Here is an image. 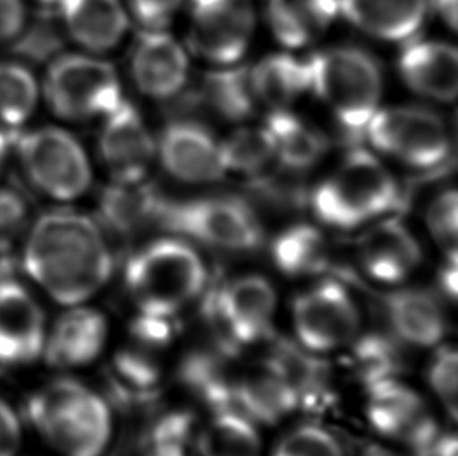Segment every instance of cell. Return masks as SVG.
I'll return each instance as SVG.
<instances>
[{
  "label": "cell",
  "instance_id": "cell-1",
  "mask_svg": "<svg viewBox=\"0 0 458 456\" xmlns=\"http://www.w3.org/2000/svg\"><path fill=\"white\" fill-rule=\"evenodd\" d=\"M22 266L50 299L77 307L106 286L112 277L113 257L91 217L55 210L46 213L31 227Z\"/></svg>",
  "mask_w": 458,
  "mask_h": 456
},
{
  "label": "cell",
  "instance_id": "cell-2",
  "mask_svg": "<svg viewBox=\"0 0 458 456\" xmlns=\"http://www.w3.org/2000/svg\"><path fill=\"white\" fill-rule=\"evenodd\" d=\"M31 426L62 456H100L112 436V413L93 389L56 378L27 401Z\"/></svg>",
  "mask_w": 458,
  "mask_h": 456
},
{
  "label": "cell",
  "instance_id": "cell-3",
  "mask_svg": "<svg viewBox=\"0 0 458 456\" xmlns=\"http://www.w3.org/2000/svg\"><path fill=\"white\" fill-rule=\"evenodd\" d=\"M124 280L140 313L173 317L202 294L207 269L183 241L158 240L131 255Z\"/></svg>",
  "mask_w": 458,
  "mask_h": 456
},
{
  "label": "cell",
  "instance_id": "cell-4",
  "mask_svg": "<svg viewBox=\"0 0 458 456\" xmlns=\"http://www.w3.org/2000/svg\"><path fill=\"white\" fill-rule=\"evenodd\" d=\"M399 204V188L390 171L366 150H353L316 188L311 207L321 223L355 228Z\"/></svg>",
  "mask_w": 458,
  "mask_h": 456
},
{
  "label": "cell",
  "instance_id": "cell-5",
  "mask_svg": "<svg viewBox=\"0 0 458 456\" xmlns=\"http://www.w3.org/2000/svg\"><path fill=\"white\" fill-rule=\"evenodd\" d=\"M310 89L349 133H365L377 112L382 79L377 64L363 50L336 47L307 60Z\"/></svg>",
  "mask_w": 458,
  "mask_h": 456
},
{
  "label": "cell",
  "instance_id": "cell-6",
  "mask_svg": "<svg viewBox=\"0 0 458 456\" xmlns=\"http://www.w3.org/2000/svg\"><path fill=\"white\" fill-rule=\"evenodd\" d=\"M44 94L52 112L72 122L104 117L123 100L112 64L81 54L58 55L49 63Z\"/></svg>",
  "mask_w": 458,
  "mask_h": 456
},
{
  "label": "cell",
  "instance_id": "cell-7",
  "mask_svg": "<svg viewBox=\"0 0 458 456\" xmlns=\"http://www.w3.org/2000/svg\"><path fill=\"white\" fill-rule=\"evenodd\" d=\"M157 221L174 233L190 236L207 246L246 252L263 242V228L252 208L233 198L161 200Z\"/></svg>",
  "mask_w": 458,
  "mask_h": 456
},
{
  "label": "cell",
  "instance_id": "cell-8",
  "mask_svg": "<svg viewBox=\"0 0 458 456\" xmlns=\"http://www.w3.org/2000/svg\"><path fill=\"white\" fill-rule=\"evenodd\" d=\"M16 152L31 185L47 198L71 202L89 188L87 154L66 130L44 127L19 133Z\"/></svg>",
  "mask_w": 458,
  "mask_h": 456
},
{
  "label": "cell",
  "instance_id": "cell-9",
  "mask_svg": "<svg viewBox=\"0 0 458 456\" xmlns=\"http://www.w3.org/2000/svg\"><path fill=\"white\" fill-rule=\"evenodd\" d=\"M276 307L273 284L260 275H244L211 291L204 313L219 347L236 353L240 345L269 336Z\"/></svg>",
  "mask_w": 458,
  "mask_h": 456
},
{
  "label": "cell",
  "instance_id": "cell-10",
  "mask_svg": "<svg viewBox=\"0 0 458 456\" xmlns=\"http://www.w3.org/2000/svg\"><path fill=\"white\" fill-rule=\"evenodd\" d=\"M365 133L382 154L420 169L438 166L451 152L449 135L440 117L416 106L374 113Z\"/></svg>",
  "mask_w": 458,
  "mask_h": 456
},
{
  "label": "cell",
  "instance_id": "cell-11",
  "mask_svg": "<svg viewBox=\"0 0 458 456\" xmlns=\"http://www.w3.org/2000/svg\"><path fill=\"white\" fill-rule=\"evenodd\" d=\"M46 316L31 291L14 275L13 259L0 258V364L21 367L43 357Z\"/></svg>",
  "mask_w": 458,
  "mask_h": 456
},
{
  "label": "cell",
  "instance_id": "cell-12",
  "mask_svg": "<svg viewBox=\"0 0 458 456\" xmlns=\"http://www.w3.org/2000/svg\"><path fill=\"white\" fill-rule=\"evenodd\" d=\"M293 324L307 350H336L359 334V308L343 284L327 280L296 299Z\"/></svg>",
  "mask_w": 458,
  "mask_h": 456
},
{
  "label": "cell",
  "instance_id": "cell-13",
  "mask_svg": "<svg viewBox=\"0 0 458 456\" xmlns=\"http://www.w3.org/2000/svg\"><path fill=\"white\" fill-rule=\"evenodd\" d=\"M254 25L249 0H191L190 43L210 62H238L248 50Z\"/></svg>",
  "mask_w": 458,
  "mask_h": 456
},
{
  "label": "cell",
  "instance_id": "cell-14",
  "mask_svg": "<svg viewBox=\"0 0 458 456\" xmlns=\"http://www.w3.org/2000/svg\"><path fill=\"white\" fill-rule=\"evenodd\" d=\"M99 154L114 182L144 179L155 156V142L137 108L121 100L104 116Z\"/></svg>",
  "mask_w": 458,
  "mask_h": 456
},
{
  "label": "cell",
  "instance_id": "cell-15",
  "mask_svg": "<svg viewBox=\"0 0 458 456\" xmlns=\"http://www.w3.org/2000/svg\"><path fill=\"white\" fill-rule=\"evenodd\" d=\"M160 156L167 173L190 183H208L227 173L221 144L198 122L169 123L161 133Z\"/></svg>",
  "mask_w": 458,
  "mask_h": 456
},
{
  "label": "cell",
  "instance_id": "cell-16",
  "mask_svg": "<svg viewBox=\"0 0 458 456\" xmlns=\"http://www.w3.org/2000/svg\"><path fill=\"white\" fill-rule=\"evenodd\" d=\"M357 250L366 274L382 283H401L421 263L418 241L397 219L372 225L360 238Z\"/></svg>",
  "mask_w": 458,
  "mask_h": 456
},
{
  "label": "cell",
  "instance_id": "cell-17",
  "mask_svg": "<svg viewBox=\"0 0 458 456\" xmlns=\"http://www.w3.org/2000/svg\"><path fill=\"white\" fill-rule=\"evenodd\" d=\"M108 324L93 308H72L63 313L46 336L43 357L56 369H74L93 363L106 347Z\"/></svg>",
  "mask_w": 458,
  "mask_h": 456
},
{
  "label": "cell",
  "instance_id": "cell-18",
  "mask_svg": "<svg viewBox=\"0 0 458 456\" xmlns=\"http://www.w3.org/2000/svg\"><path fill=\"white\" fill-rule=\"evenodd\" d=\"M131 74L138 89L155 99L179 93L188 75V58L173 37L163 30H146L131 55Z\"/></svg>",
  "mask_w": 458,
  "mask_h": 456
},
{
  "label": "cell",
  "instance_id": "cell-19",
  "mask_svg": "<svg viewBox=\"0 0 458 456\" xmlns=\"http://www.w3.org/2000/svg\"><path fill=\"white\" fill-rule=\"evenodd\" d=\"M399 71L405 83L421 96L441 102H453L457 97L458 56L451 44H409L399 58Z\"/></svg>",
  "mask_w": 458,
  "mask_h": 456
},
{
  "label": "cell",
  "instance_id": "cell-20",
  "mask_svg": "<svg viewBox=\"0 0 458 456\" xmlns=\"http://www.w3.org/2000/svg\"><path fill=\"white\" fill-rule=\"evenodd\" d=\"M56 10L68 38L89 52L118 46L129 25L121 0H60Z\"/></svg>",
  "mask_w": 458,
  "mask_h": 456
},
{
  "label": "cell",
  "instance_id": "cell-21",
  "mask_svg": "<svg viewBox=\"0 0 458 456\" xmlns=\"http://www.w3.org/2000/svg\"><path fill=\"white\" fill-rule=\"evenodd\" d=\"M385 311L399 340L418 347L438 344L446 332V317L432 294L403 290L385 299Z\"/></svg>",
  "mask_w": 458,
  "mask_h": 456
},
{
  "label": "cell",
  "instance_id": "cell-22",
  "mask_svg": "<svg viewBox=\"0 0 458 456\" xmlns=\"http://www.w3.org/2000/svg\"><path fill=\"white\" fill-rule=\"evenodd\" d=\"M338 6L353 25L386 41L409 39L426 16V0H338Z\"/></svg>",
  "mask_w": 458,
  "mask_h": 456
},
{
  "label": "cell",
  "instance_id": "cell-23",
  "mask_svg": "<svg viewBox=\"0 0 458 456\" xmlns=\"http://www.w3.org/2000/svg\"><path fill=\"white\" fill-rule=\"evenodd\" d=\"M368 391V418L385 436L407 441L428 418L421 397L397 378L376 383Z\"/></svg>",
  "mask_w": 458,
  "mask_h": 456
},
{
  "label": "cell",
  "instance_id": "cell-24",
  "mask_svg": "<svg viewBox=\"0 0 458 456\" xmlns=\"http://www.w3.org/2000/svg\"><path fill=\"white\" fill-rule=\"evenodd\" d=\"M161 200L152 185L140 182H114L99 198L102 224L118 236H131L149 223H157Z\"/></svg>",
  "mask_w": 458,
  "mask_h": 456
},
{
  "label": "cell",
  "instance_id": "cell-25",
  "mask_svg": "<svg viewBox=\"0 0 458 456\" xmlns=\"http://www.w3.org/2000/svg\"><path fill=\"white\" fill-rule=\"evenodd\" d=\"M340 12L338 0H269L267 19L276 38L288 47L313 43Z\"/></svg>",
  "mask_w": 458,
  "mask_h": 456
},
{
  "label": "cell",
  "instance_id": "cell-26",
  "mask_svg": "<svg viewBox=\"0 0 458 456\" xmlns=\"http://www.w3.org/2000/svg\"><path fill=\"white\" fill-rule=\"evenodd\" d=\"M298 407L299 401L294 391L267 364L261 369L238 378L235 410L250 420L276 424Z\"/></svg>",
  "mask_w": 458,
  "mask_h": 456
},
{
  "label": "cell",
  "instance_id": "cell-27",
  "mask_svg": "<svg viewBox=\"0 0 458 456\" xmlns=\"http://www.w3.org/2000/svg\"><path fill=\"white\" fill-rule=\"evenodd\" d=\"M255 99L274 110H285L310 89L309 64L294 56L271 55L250 69Z\"/></svg>",
  "mask_w": 458,
  "mask_h": 456
},
{
  "label": "cell",
  "instance_id": "cell-28",
  "mask_svg": "<svg viewBox=\"0 0 458 456\" xmlns=\"http://www.w3.org/2000/svg\"><path fill=\"white\" fill-rule=\"evenodd\" d=\"M269 369L282 376L298 397L299 405L318 407L328 394L327 367L316 358L310 357L309 350H301L288 341H277L274 344L269 359Z\"/></svg>",
  "mask_w": 458,
  "mask_h": 456
},
{
  "label": "cell",
  "instance_id": "cell-29",
  "mask_svg": "<svg viewBox=\"0 0 458 456\" xmlns=\"http://www.w3.org/2000/svg\"><path fill=\"white\" fill-rule=\"evenodd\" d=\"M273 258L280 271L290 277L316 275L327 271L330 247L318 228L301 224L274 241Z\"/></svg>",
  "mask_w": 458,
  "mask_h": 456
},
{
  "label": "cell",
  "instance_id": "cell-30",
  "mask_svg": "<svg viewBox=\"0 0 458 456\" xmlns=\"http://www.w3.org/2000/svg\"><path fill=\"white\" fill-rule=\"evenodd\" d=\"M265 127L273 136L276 155L294 171L313 166L327 148L315 127L286 110H274Z\"/></svg>",
  "mask_w": 458,
  "mask_h": 456
},
{
  "label": "cell",
  "instance_id": "cell-31",
  "mask_svg": "<svg viewBox=\"0 0 458 456\" xmlns=\"http://www.w3.org/2000/svg\"><path fill=\"white\" fill-rule=\"evenodd\" d=\"M200 456H259L260 438L252 420L238 411H216L198 441Z\"/></svg>",
  "mask_w": 458,
  "mask_h": 456
},
{
  "label": "cell",
  "instance_id": "cell-32",
  "mask_svg": "<svg viewBox=\"0 0 458 456\" xmlns=\"http://www.w3.org/2000/svg\"><path fill=\"white\" fill-rule=\"evenodd\" d=\"M66 38L56 6L41 5L29 22L25 19L18 37L12 41V52L18 62L44 64L62 55Z\"/></svg>",
  "mask_w": 458,
  "mask_h": 456
},
{
  "label": "cell",
  "instance_id": "cell-33",
  "mask_svg": "<svg viewBox=\"0 0 458 456\" xmlns=\"http://www.w3.org/2000/svg\"><path fill=\"white\" fill-rule=\"evenodd\" d=\"M38 83L25 63L0 60V123L14 131L35 112Z\"/></svg>",
  "mask_w": 458,
  "mask_h": 456
},
{
  "label": "cell",
  "instance_id": "cell-34",
  "mask_svg": "<svg viewBox=\"0 0 458 456\" xmlns=\"http://www.w3.org/2000/svg\"><path fill=\"white\" fill-rule=\"evenodd\" d=\"M202 97L215 112L232 121L250 116L257 102L250 71L230 68L211 72L205 77Z\"/></svg>",
  "mask_w": 458,
  "mask_h": 456
},
{
  "label": "cell",
  "instance_id": "cell-35",
  "mask_svg": "<svg viewBox=\"0 0 458 456\" xmlns=\"http://www.w3.org/2000/svg\"><path fill=\"white\" fill-rule=\"evenodd\" d=\"M355 374L366 386L393 380L403 369V355L396 338L382 334L361 336L352 347Z\"/></svg>",
  "mask_w": 458,
  "mask_h": 456
},
{
  "label": "cell",
  "instance_id": "cell-36",
  "mask_svg": "<svg viewBox=\"0 0 458 456\" xmlns=\"http://www.w3.org/2000/svg\"><path fill=\"white\" fill-rule=\"evenodd\" d=\"M221 155L225 171L249 175L265 173L277 156L273 136L267 127L236 130L221 144Z\"/></svg>",
  "mask_w": 458,
  "mask_h": 456
},
{
  "label": "cell",
  "instance_id": "cell-37",
  "mask_svg": "<svg viewBox=\"0 0 458 456\" xmlns=\"http://www.w3.org/2000/svg\"><path fill=\"white\" fill-rule=\"evenodd\" d=\"M274 456H344L340 443L321 426H299L286 435Z\"/></svg>",
  "mask_w": 458,
  "mask_h": 456
},
{
  "label": "cell",
  "instance_id": "cell-38",
  "mask_svg": "<svg viewBox=\"0 0 458 456\" xmlns=\"http://www.w3.org/2000/svg\"><path fill=\"white\" fill-rule=\"evenodd\" d=\"M457 351L446 347L435 353L428 367V383L449 414L457 416Z\"/></svg>",
  "mask_w": 458,
  "mask_h": 456
},
{
  "label": "cell",
  "instance_id": "cell-39",
  "mask_svg": "<svg viewBox=\"0 0 458 456\" xmlns=\"http://www.w3.org/2000/svg\"><path fill=\"white\" fill-rule=\"evenodd\" d=\"M428 227L435 240L449 250L455 249L458 232V198L454 190L441 192L428 205Z\"/></svg>",
  "mask_w": 458,
  "mask_h": 456
},
{
  "label": "cell",
  "instance_id": "cell-40",
  "mask_svg": "<svg viewBox=\"0 0 458 456\" xmlns=\"http://www.w3.org/2000/svg\"><path fill=\"white\" fill-rule=\"evenodd\" d=\"M29 208L24 198L14 190L0 188V250H8L24 230Z\"/></svg>",
  "mask_w": 458,
  "mask_h": 456
},
{
  "label": "cell",
  "instance_id": "cell-41",
  "mask_svg": "<svg viewBox=\"0 0 458 456\" xmlns=\"http://www.w3.org/2000/svg\"><path fill=\"white\" fill-rule=\"evenodd\" d=\"M191 414H167L154 426L152 438H150V443L154 445L152 451H158V449L185 451L186 443L191 436Z\"/></svg>",
  "mask_w": 458,
  "mask_h": 456
},
{
  "label": "cell",
  "instance_id": "cell-42",
  "mask_svg": "<svg viewBox=\"0 0 458 456\" xmlns=\"http://www.w3.org/2000/svg\"><path fill=\"white\" fill-rule=\"evenodd\" d=\"M183 0H131L133 16L146 30H161L179 12Z\"/></svg>",
  "mask_w": 458,
  "mask_h": 456
},
{
  "label": "cell",
  "instance_id": "cell-43",
  "mask_svg": "<svg viewBox=\"0 0 458 456\" xmlns=\"http://www.w3.org/2000/svg\"><path fill=\"white\" fill-rule=\"evenodd\" d=\"M21 445V426L12 407L0 397V456H16Z\"/></svg>",
  "mask_w": 458,
  "mask_h": 456
},
{
  "label": "cell",
  "instance_id": "cell-44",
  "mask_svg": "<svg viewBox=\"0 0 458 456\" xmlns=\"http://www.w3.org/2000/svg\"><path fill=\"white\" fill-rule=\"evenodd\" d=\"M25 19L22 0H0V43L13 41L18 37Z\"/></svg>",
  "mask_w": 458,
  "mask_h": 456
},
{
  "label": "cell",
  "instance_id": "cell-45",
  "mask_svg": "<svg viewBox=\"0 0 458 456\" xmlns=\"http://www.w3.org/2000/svg\"><path fill=\"white\" fill-rule=\"evenodd\" d=\"M457 250L453 249V250H449L446 266L443 267V271L440 274L441 288L446 292V296L451 300H455V297H457Z\"/></svg>",
  "mask_w": 458,
  "mask_h": 456
},
{
  "label": "cell",
  "instance_id": "cell-46",
  "mask_svg": "<svg viewBox=\"0 0 458 456\" xmlns=\"http://www.w3.org/2000/svg\"><path fill=\"white\" fill-rule=\"evenodd\" d=\"M434 8L449 29H457V0H434Z\"/></svg>",
  "mask_w": 458,
  "mask_h": 456
},
{
  "label": "cell",
  "instance_id": "cell-47",
  "mask_svg": "<svg viewBox=\"0 0 458 456\" xmlns=\"http://www.w3.org/2000/svg\"><path fill=\"white\" fill-rule=\"evenodd\" d=\"M432 456H458L457 438L454 433L441 435Z\"/></svg>",
  "mask_w": 458,
  "mask_h": 456
},
{
  "label": "cell",
  "instance_id": "cell-48",
  "mask_svg": "<svg viewBox=\"0 0 458 456\" xmlns=\"http://www.w3.org/2000/svg\"><path fill=\"white\" fill-rule=\"evenodd\" d=\"M5 133L0 130V173L5 166L6 154H8V138Z\"/></svg>",
  "mask_w": 458,
  "mask_h": 456
},
{
  "label": "cell",
  "instance_id": "cell-49",
  "mask_svg": "<svg viewBox=\"0 0 458 456\" xmlns=\"http://www.w3.org/2000/svg\"><path fill=\"white\" fill-rule=\"evenodd\" d=\"M152 456H185V451H174V449H158L152 452Z\"/></svg>",
  "mask_w": 458,
  "mask_h": 456
},
{
  "label": "cell",
  "instance_id": "cell-50",
  "mask_svg": "<svg viewBox=\"0 0 458 456\" xmlns=\"http://www.w3.org/2000/svg\"><path fill=\"white\" fill-rule=\"evenodd\" d=\"M365 456H396L394 453H391V452L385 451V449H378V447H374V449H369V451L366 452Z\"/></svg>",
  "mask_w": 458,
  "mask_h": 456
},
{
  "label": "cell",
  "instance_id": "cell-51",
  "mask_svg": "<svg viewBox=\"0 0 458 456\" xmlns=\"http://www.w3.org/2000/svg\"><path fill=\"white\" fill-rule=\"evenodd\" d=\"M41 5L46 6H56V4L60 2V0H38Z\"/></svg>",
  "mask_w": 458,
  "mask_h": 456
}]
</instances>
